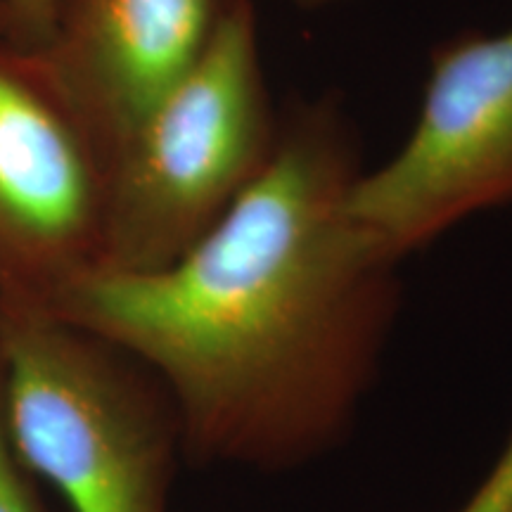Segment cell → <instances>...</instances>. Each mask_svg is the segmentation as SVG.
<instances>
[{"instance_id":"5","label":"cell","mask_w":512,"mask_h":512,"mask_svg":"<svg viewBox=\"0 0 512 512\" xmlns=\"http://www.w3.org/2000/svg\"><path fill=\"white\" fill-rule=\"evenodd\" d=\"M105 171L36 50L0 38V292L48 306L98 268Z\"/></svg>"},{"instance_id":"1","label":"cell","mask_w":512,"mask_h":512,"mask_svg":"<svg viewBox=\"0 0 512 512\" xmlns=\"http://www.w3.org/2000/svg\"><path fill=\"white\" fill-rule=\"evenodd\" d=\"M361 171L344 102L297 100L264 174L188 252L83 273L48 309L162 382L192 463H316L349 439L401 311V261L351 211Z\"/></svg>"},{"instance_id":"10","label":"cell","mask_w":512,"mask_h":512,"mask_svg":"<svg viewBox=\"0 0 512 512\" xmlns=\"http://www.w3.org/2000/svg\"><path fill=\"white\" fill-rule=\"evenodd\" d=\"M292 3L304 10H325V8H335V5L347 3V0H292Z\"/></svg>"},{"instance_id":"4","label":"cell","mask_w":512,"mask_h":512,"mask_svg":"<svg viewBox=\"0 0 512 512\" xmlns=\"http://www.w3.org/2000/svg\"><path fill=\"white\" fill-rule=\"evenodd\" d=\"M512 204V24L458 34L432 53L415 124L363 169L356 221L401 264L484 211Z\"/></svg>"},{"instance_id":"8","label":"cell","mask_w":512,"mask_h":512,"mask_svg":"<svg viewBox=\"0 0 512 512\" xmlns=\"http://www.w3.org/2000/svg\"><path fill=\"white\" fill-rule=\"evenodd\" d=\"M55 0H0V38L22 50L46 41Z\"/></svg>"},{"instance_id":"7","label":"cell","mask_w":512,"mask_h":512,"mask_svg":"<svg viewBox=\"0 0 512 512\" xmlns=\"http://www.w3.org/2000/svg\"><path fill=\"white\" fill-rule=\"evenodd\" d=\"M36 479L12 441L0 370V512H48L46 503L38 496Z\"/></svg>"},{"instance_id":"3","label":"cell","mask_w":512,"mask_h":512,"mask_svg":"<svg viewBox=\"0 0 512 512\" xmlns=\"http://www.w3.org/2000/svg\"><path fill=\"white\" fill-rule=\"evenodd\" d=\"M278 136L256 5L235 0L200 60L107 159L95 271L176 261L264 174Z\"/></svg>"},{"instance_id":"2","label":"cell","mask_w":512,"mask_h":512,"mask_svg":"<svg viewBox=\"0 0 512 512\" xmlns=\"http://www.w3.org/2000/svg\"><path fill=\"white\" fill-rule=\"evenodd\" d=\"M0 370L19 456L72 512H169L181 422L138 358L0 292Z\"/></svg>"},{"instance_id":"6","label":"cell","mask_w":512,"mask_h":512,"mask_svg":"<svg viewBox=\"0 0 512 512\" xmlns=\"http://www.w3.org/2000/svg\"><path fill=\"white\" fill-rule=\"evenodd\" d=\"M235 0H55L36 50L105 162L200 60Z\"/></svg>"},{"instance_id":"9","label":"cell","mask_w":512,"mask_h":512,"mask_svg":"<svg viewBox=\"0 0 512 512\" xmlns=\"http://www.w3.org/2000/svg\"><path fill=\"white\" fill-rule=\"evenodd\" d=\"M458 512H512V432L494 467Z\"/></svg>"}]
</instances>
